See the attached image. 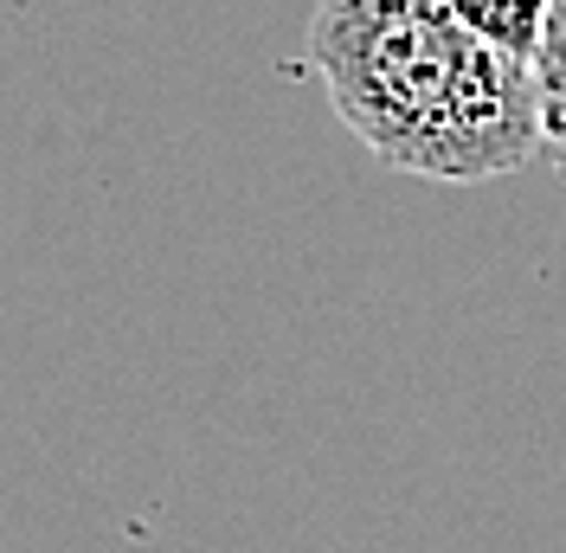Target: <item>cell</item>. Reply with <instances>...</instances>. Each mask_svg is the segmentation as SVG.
Here are the masks:
<instances>
[{
	"label": "cell",
	"instance_id": "cell-1",
	"mask_svg": "<svg viewBox=\"0 0 566 553\" xmlns=\"http://www.w3.org/2000/svg\"><path fill=\"white\" fill-rule=\"evenodd\" d=\"M310 65L374 161L419 180H495L541 155L534 65L444 0H316Z\"/></svg>",
	"mask_w": 566,
	"mask_h": 553
},
{
	"label": "cell",
	"instance_id": "cell-3",
	"mask_svg": "<svg viewBox=\"0 0 566 553\" xmlns=\"http://www.w3.org/2000/svg\"><path fill=\"white\" fill-rule=\"evenodd\" d=\"M463 27H476L483 39H495L502 52L528 59L534 65V45H541V27H547V7L554 0H444Z\"/></svg>",
	"mask_w": 566,
	"mask_h": 553
},
{
	"label": "cell",
	"instance_id": "cell-2",
	"mask_svg": "<svg viewBox=\"0 0 566 553\" xmlns=\"http://www.w3.org/2000/svg\"><path fill=\"white\" fill-rule=\"evenodd\" d=\"M534 97H541V155L566 180V0L547 7V27L534 45Z\"/></svg>",
	"mask_w": 566,
	"mask_h": 553
}]
</instances>
